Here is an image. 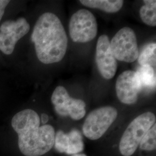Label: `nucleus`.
Returning a JSON list of instances; mask_svg holds the SVG:
<instances>
[{
	"mask_svg": "<svg viewBox=\"0 0 156 156\" xmlns=\"http://www.w3.org/2000/svg\"><path fill=\"white\" fill-rule=\"evenodd\" d=\"M30 29V24L24 17L3 23L0 27V50L6 55H11L17 42L28 33Z\"/></svg>",
	"mask_w": 156,
	"mask_h": 156,
	"instance_id": "8",
	"label": "nucleus"
},
{
	"mask_svg": "<svg viewBox=\"0 0 156 156\" xmlns=\"http://www.w3.org/2000/svg\"><path fill=\"white\" fill-rule=\"evenodd\" d=\"M49 121V116L46 113H42L41 115V122L44 125Z\"/></svg>",
	"mask_w": 156,
	"mask_h": 156,
	"instance_id": "18",
	"label": "nucleus"
},
{
	"mask_svg": "<svg viewBox=\"0 0 156 156\" xmlns=\"http://www.w3.org/2000/svg\"><path fill=\"white\" fill-rule=\"evenodd\" d=\"M10 2L8 0H0V21L1 20L2 16L4 14L6 7Z\"/></svg>",
	"mask_w": 156,
	"mask_h": 156,
	"instance_id": "17",
	"label": "nucleus"
},
{
	"mask_svg": "<svg viewBox=\"0 0 156 156\" xmlns=\"http://www.w3.org/2000/svg\"><path fill=\"white\" fill-rule=\"evenodd\" d=\"M137 75L142 89H154L156 87V72L154 68L149 66H143L138 69Z\"/></svg>",
	"mask_w": 156,
	"mask_h": 156,
	"instance_id": "13",
	"label": "nucleus"
},
{
	"mask_svg": "<svg viewBox=\"0 0 156 156\" xmlns=\"http://www.w3.org/2000/svg\"><path fill=\"white\" fill-rule=\"evenodd\" d=\"M51 101L56 113L61 116H69L74 120L82 119L86 114V104L80 99L69 96L63 86H59L54 90Z\"/></svg>",
	"mask_w": 156,
	"mask_h": 156,
	"instance_id": "7",
	"label": "nucleus"
},
{
	"mask_svg": "<svg viewBox=\"0 0 156 156\" xmlns=\"http://www.w3.org/2000/svg\"><path fill=\"white\" fill-rule=\"evenodd\" d=\"M112 52L116 60L126 62H135L139 56V49L134 30L127 27L120 29L110 42Z\"/></svg>",
	"mask_w": 156,
	"mask_h": 156,
	"instance_id": "6",
	"label": "nucleus"
},
{
	"mask_svg": "<svg viewBox=\"0 0 156 156\" xmlns=\"http://www.w3.org/2000/svg\"><path fill=\"white\" fill-rule=\"evenodd\" d=\"M98 25L94 15L84 9L76 12L71 17L69 32L75 42L86 43L94 39L97 35Z\"/></svg>",
	"mask_w": 156,
	"mask_h": 156,
	"instance_id": "5",
	"label": "nucleus"
},
{
	"mask_svg": "<svg viewBox=\"0 0 156 156\" xmlns=\"http://www.w3.org/2000/svg\"><path fill=\"white\" fill-rule=\"evenodd\" d=\"M145 5L140 11V17L146 24L155 27L156 26V1L154 0L144 1Z\"/></svg>",
	"mask_w": 156,
	"mask_h": 156,
	"instance_id": "14",
	"label": "nucleus"
},
{
	"mask_svg": "<svg viewBox=\"0 0 156 156\" xmlns=\"http://www.w3.org/2000/svg\"><path fill=\"white\" fill-rule=\"evenodd\" d=\"M31 40L40 62L50 64L60 62L67 51V34L60 20L53 13L45 12L34 27Z\"/></svg>",
	"mask_w": 156,
	"mask_h": 156,
	"instance_id": "2",
	"label": "nucleus"
},
{
	"mask_svg": "<svg viewBox=\"0 0 156 156\" xmlns=\"http://www.w3.org/2000/svg\"><path fill=\"white\" fill-rule=\"evenodd\" d=\"M140 148L143 151H153L156 148V124L155 123L145 134L140 144Z\"/></svg>",
	"mask_w": 156,
	"mask_h": 156,
	"instance_id": "16",
	"label": "nucleus"
},
{
	"mask_svg": "<svg viewBox=\"0 0 156 156\" xmlns=\"http://www.w3.org/2000/svg\"><path fill=\"white\" fill-rule=\"evenodd\" d=\"M156 43H151L146 45L145 48L139 53L138 57V62L140 66H149L156 67Z\"/></svg>",
	"mask_w": 156,
	"mask_h": 156,
	"instance_id": "15",
	"label": "nucleus"
},
{
	"mask_svg": "<svg viewBox=\"0 0 156 156\" xmlns=\"http://www.w3.org/2000/svg\"><path fill=\"white\" fill-rule=\"evenodd\" d=\"M54 146L60 153L73 155L83 151L84 145L80 132L73 128L66 134L62 130H58L55 134Z\"/></svg>",
	"mask_w": 156,
	"mask_h": 156,
	"instance_id": "11",
	"label": "nucleus"
},
{
	"mask_svg": "<svg viewBox=\"0 0 156 156\" xmlns=\"http://www.w3.org/2000/svg\"><path fill=\"white\" fill-rule=\"evenodd\" d=\"M141 85L137 73L134 71H125L117 78L116 91L119 100L127 105L136 102Z\"/></svg>",
	"mask_w": 156,
	"mask_h": 156,
	"instance_id": "9",
	"label": "nucleus"
},
{
	"mask_svg": "<svg viewBox=\"0 0 156 156\" xmlns=\"http://www.w3.org/2000/svg\"><path fill=\"white\" fill-rule=\"evenodd\" d=\"M155 115L147 112L135 118L123 134L119 144V151L124 156H132L145 134L156 123Z\"/></svg>",
	"mask_w": 156,
	"mask_h": 156,
	"instance_id": "3",
	"label": "nucleus"
},
{
	"mask_svg": "<svg viewBox=\"0 0 156 156\" xmlns=\"http://www.w3.org/2000/svg\"><path fill=\"white\" fill-rule=\"evenodd\" d=\"M41 119L33 109L18 112L12 119V127L18 135L19 148L26 156H41L54 146L55 130L45 124L40 127Z\"/></svg>",
	"mask_w": 156,
	"mask_h": 156,
	"instance_id": "1",
	"label": "nucleus"
},
{
	"mask_svg": "<svg viewBox=\"0 0 156 156\" xmlns=\"http://www.w3.org/2000/svg\"><path fill=\"white\" fill-rule=\"evenodd\" d=\"M80 2L84 6L100 9L106 13H116L119 11L123 5L122 0H80Z\"/></svg>",
	"mask_w": 156,
	"mask_h": 156,
	"instance_id": "12",
	"label": "nucleus"
},
{
	"mask_svg": "<svg viewBox=\"0 0 156 156\" xmlns=\"http://www.w3.org/2000/svg\"><path fill=\"white\" fill-rule=\"evenodd\" d=\"M95 61L102 76L111 79L116 74L117 60L113 56L110 46V41L106 35H102L97 41Z\"/></svg>",
	"mask_w": 156,
	"mask_h": 156,
	"instance_id": "10",
	"label": "nucleus"
},
{
	"mask_svg": "<svg viewBox=\"0 0 156 156\" xmlns=\"http://www.w3.org/2000/svg\"><path fill=\"white\" fill-rule=\"evenodd\" d=\"M71 156H87L86 154H83V153H78V154H73Z\"/></svg>",
	"mask_w": 156,
	"mask_h": 156,
	"instance_id": "19",
	"label": "nucleus"
},
{
	"mask_svg": "<svg viewBox=\"0 0 156 156\" xmlns=\"http://www.w3.org/2000/svg\"><path fill=\"white\" fill-rule=\"evenodd\" d=\"M117 117V109L112 106H104L91 112L83 126V133L90 140L101 138Z\"/></svg>",
	"mask_w": 156,
	"mask_h": 156,
	"instance_id": "4",
	"label": "nucleus"
}]
</instances>
